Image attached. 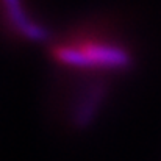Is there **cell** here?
<instances>
[{"label": "cell", "instance_id": "obj_2", "mask_svg": "<svg viewBox=\"0 0 161 161\" xmlns=\"http://www.w3.org/2000/svg\"><path fill=\"white\" fill-rule=\"evenodd\" d=\"M0 2L8 20L22 36H25L30 41H41L46 38V30L25 13L20 0H0Z\"/></svg>", "mask_w": 161, "mask_h": 161}, {"label": "cell", "instance_id": "obj_1", "mask_svg": "<svg viewBox=\"0 0 161 161\" xmlns=\"http://www.w3.org/2000/svg\"><path fill=\"white\" fill-rule=\"evenodd\" d=\"M52 55L59 64L77 69H124L131 61L124 47L97 38L55 46Z\"/></svg>", "mask_w": 161, "mask_h": 161}]
</instances>
